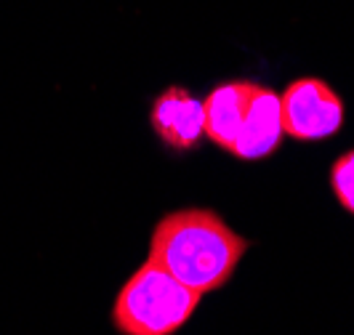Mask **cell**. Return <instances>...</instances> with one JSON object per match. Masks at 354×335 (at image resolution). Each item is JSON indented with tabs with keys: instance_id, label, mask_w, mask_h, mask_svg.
I'll use <instances>...</instances> for the list:
<instances>
[{
	"instance_id": "cell-1",
	"label": "cell",
	"mask_w": 354,
	"mask_h": 335,
	"mask_svg": "<svg viewBox=\"0 0 354 335\" xmlns=\"http://www.w3.org/2000/svg\"><path fill=\"white\" fill-rule=\"evenodd\" d=\"M245 250V237L232 231L216 213L189 208L158 221L149 242V264L205 296L230 283Z\"/></svg>"
},
{
	"instance_id": "cell-2",
	"label": "cell",
	"mask_w": 354,
	"mask_h": 335,
	"mask_svg": "<svg viewBox=\"0 0 354 335\" xmlns=\"http://www.w3.org/2000/svg\"><path fill=\"white\" fill-rule=\"evenodd\" d=\"M200 298L192 287L147 261L118 293L112 322L123 335H174L195 314Z\"/></svg>"
},
{
	"instance_id": "cell-3",
	"label": "cell",
	"mask_w": 354,
	"mask_h": 335,
	"mask_svg": "<svg viewBox=\"0 0 354 335\" xmlns=\"http://www.w3.org/2000/svg\"><path fill=\"white\" fill-rule=\"evenodd\" d=\"M283 131L299 142H317L333 136L344 123V104L336 90L317 77L290 83L280 96Z\"/></svg>"
},
{
	"instance_id": "cell-4",
	"label": "cell",
	"mask_w": 354,
	"mask_h": 335,
	"mask_svg": "<svg viewBox=\"0 0 354 335\" xmlns=\"http://www.w3.org/2000/svg\"><path fill=\"white\" fill-rule=\"evenodd\" d=\"M152 128L162 144H168L174 152H189L200 146L205 136V112L203 102L181 86H171L162 90L152 104Z\"/></svg>"
},
{
	"instance_id": "cell-5",
	"label": "cell",
	"mask_w": 354,
	"mask_h": 335,
	"mask_svg": "<svg viewBox=\"0 0 354 335\" xmlns=\"http://www.w3.org/2000/svg\"><path fill=\"white\" fill-rule=\"evenodd\" d=\"M283 115H280V96L264 86H253L248 109L237 139L232 144V155L240 160L269 157L283 142Z\"/></svg>"
},
{
	"instance_id": "cell-6",
	"label": "cell",
	"mask_w": 354,
	"mask_h": 335,
	"mask_svg": "<svg viewBox=\"0 0 354 335\" xmlns=\"http://www.w3.org/2000/svg\"><path fill=\"white\" fill-rule=\"evenodd\" d=\"M256 83H245V80H234V83H221L208 93V99L203 102V112H205V136L211 139L216 146L230 152L237 131L243 125L245 109H248L250 93H253Z\"/></svg>"
},
{
	"instance_id": "cell-7",
	"label": "cell",
	"mask_w": 354,
	"mask_h": 335,
	"mask_svg": "<svg viewBox=\"0 0 354 335\" xmlns=\"http://www.w3.org/2000/svg\"><path fill=\"white\" fill-rule=\"evenodd\" d=\"M330 186L338 197L341 208L354 216V149L341 155L330 168Z\"/></svg>"
}]
</instances>
